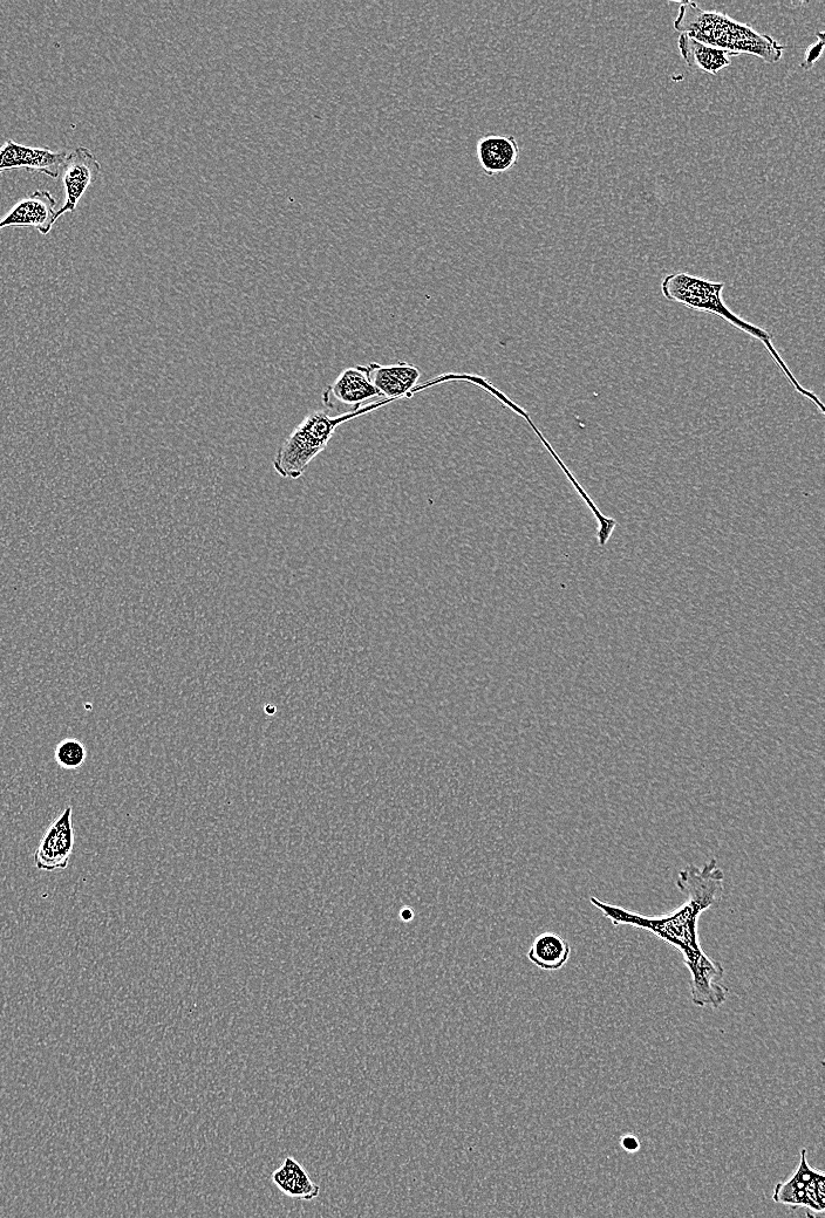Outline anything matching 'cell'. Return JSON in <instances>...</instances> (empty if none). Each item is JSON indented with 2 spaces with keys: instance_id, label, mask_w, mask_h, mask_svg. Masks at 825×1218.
Instances as JSON below:
<instances>
[{
  "instance_id": "1",
  "label": "cell",
  "mask_w": 825,
  "mask_h": 1218,
  "mask_svg": "<svg viewBox=\"0 0 825 1218\" xmlns=\"http://www.w3.org/2000/svg\"><path fill=\"white\" fill-rule=\"evenodd\" d=\"M724 880L725 874L717 859L709 860L702 867L687 865L681 869L677 881V887L686 896V901L673 912L663 915L632 912L599 900L596 896H591L590 901L613 926L647 930L678 949L683 954L686 968L690 969L708 957L700 943L699 920L718 902L724 891Z\"/></svg>"
},
{
  "instance_id": "2",
  "label": "cell",
  "mask_w": 825,
  "mask_h": 1218,
  "mask_svg": "<svg viewBox=\"0 0 825 1218\" xmlns=\"http://www.w3.org/2000/svg\"><path fill=\"white\" fill-rule=\"evenodd\" d=\"M724 289V283H713L711 280L691 276L685 272L672 273V275L666 276L663 283H661V293H663V296L667 300L673 301V303L683 304L688 307V309H692L694 311L714 314V316L724 319L728 324L738 328L739 331L761 341L762 345L766 347V350L770 354V357H772L776 362V365L780 367L782 373L786 375L788 381L792 383V386L795 388L796 392L801 394L803 398H806L811 403H814V405L820 409L821 414H825V408L822 401L818 399V396L814 392L804 388L801 383L797 381L795 375L792 371H790L780 353L776 351L772 340V334L763 330V328L759 326L747 323V321L743 320L738 316V314H735L731 309H729V307L725 304V301L721 298V293L724 291Z\"/></svg>"
},
{
  "instance_id": "3",
  "label": "cell",
  "mask_w": 825,
  "mask_h": 1218,
  "mask_svg": "<svg viewBox=\"0 0 825 1218\" xmlns=\"http://www.w3.org/2000/svg\"><path fill=\"white\" fill-rule=\"evenodd\" d=\"M674 29L734 57L749 54L768 64L780 61L784 51V46L767 34L756 32L724 13L702 10L692 2L680 4Z\"/></svg>"
},
{
  "instance_id": "4",
  "label": "cell",
  "mask_w": 825,
  "mask_h": 1218,
  "mask_svg": "<svg viewBox=\"0 0 825 1218\" xmlns=\"http://www.w3.org/2000/svg\"><path fill=\"white\" fill-rule=\"evenodd\" d=\"M390 403V400L372 402L359 412L351 414L331 416L324 410H315L306 415L277 450L272 462L277 474L289 480H298L312 461L323 453L338 427Z\"/></svg>"
},
{
  "instance_id": "5",
  "label": "cell",
  "mask_w": 825,
  "mask_h": 1218,
  "mask_svg": "<svg viewBox=\"0 0 825 1218\" xmlns=\"http://www.w3.org/2000/svg\"><path fill=\"white\" fill-rule=\"evenodd\" d=\"M368 379L372 385L378 390L381 399L398 401L401 399H411L414 394L422 392L429 387L441 385V383L450 381H463L465 375L448 373L438 376L432 381L418 385L421 372L417 366L408 364V362H398L393 365H380L378 362H371L366 366Z\"/></svg>"
},
{
  "instance_id": "6",
  "label": "cell",
  "mask_w": 825,
  "mask_h": 1218,
  "mask_svg": "<svg viewBox=\"0 0 825 1218\" xmlns=\"http://www.w3.org/2000/svg\"><path fill=\"white\" fill-rule=\"evenodd\" d=\"M378 398L380 395L368 379L366 366L344 369L323 393L324 406L338 415L357 413Z\"/></svg>"
},
{
  "instance_id": "7",
  "label": "cell",
  "mask_w": 825,
  "mask_h": 1218,
  "mask_svg": "<svg viewBox=\"0 0 825 1218\" xmlns=\"http://www.w3.org/2000/svg\"><path fill=\"white\" fill-rule=\"evenodd\" d=\"M100 173L101 164L90 149L78 147L67 155L60 170L65 203L57 212L58 218L77 209L81 197L91 184L97 182Z\"/></svg>"
},
{
  "instance_id": "8",
  "label": "cell",
  "mask_w": 825,
  "mask_h": 1218,
  "mask_svg": "<svg viewBox=\"0 0 825 1218\" xmlns=\"http://www.w3.org/2000/svg\"><path fill=\"white\" fill-rule=\"evenodd\" d=\"M74 846L73 810L71 806L54 820L46 831L34 853V865L39 871L54 872L65 869L70 862Z\"/></svg>"
},
{
  "instance_id": "9",
  "label": "cell",
  "mask_w": 825,
  "mask_h": 1218,
  "mask_svg": "<svg viewBox=\"0 0 825 1218\" xmlns=\"http://www.w3.org/2000/svg\"><path fill=\"white\" fill-rule=\"evenodd\" d=\"M64 150L53 152L46 148H33L8 140L0 148V174L11 170H26L30 173H42L58 180L60 170L66 160Z\"/></svg>"
},
{
  "instance_id": "10",
  "label": "cell",
  "mask_w": 825,
  "mask_h": 1218,
  "mask_svg": "<svg viewBox=\"0 0 825 1218\" xmlns=\"http://www.w3.org/2000/svg\"><path fill=\"white\" fill-rule=\"evenodd\" d=\"M57 201L50 191L38 190L20 200L2 221L0 230L4 228H34L40 234L49 235L53 225L58 221Z\"/></svg>"
},
{
  "instance_id": "11",
  "label": "cell",
  "mask_w": 825,
  "mask_h": 1218,
  "mask_svg": "<svg viewBox=\"0 0 825 1218\" xmlns=\"http://www.w3.org/2000/svg\"><path fill=\"white\" fill-rule=\"evenodd\" d=\"M476 153L483 173L494 177L516 166L521 148L513 135H488L477 142Z\"/></svg>"
},
{
  "instance_id": "12",
  "label": "cell",
  "mask_w": 825,
  "mask_h": 1218,
  "mask_svg": "<svg viewBox=\"0 0 825 1218\" xmlns=\"http://www.w3.org/2000/svg\"><path fill=\"white\" fill-rule=\"evenodd\" d=\"M807 1149L801 1151V1159L799 1167L796 1168L794 1175L787 1181L777 1183L774 1189L773 1200L775 1203L784 1204L792 1208H806L814 1211L813 1202L810 1200L809 1188L818 1175L822 1172L816 1170L809 1165Z\"/></svg>"
},
{
  "instance_id": "13",
  "label": "cell",
  "mask_w": 825,
  "mask_h": 1218,
  "mask_svg": "<svg viewBox=\"0 0 825 1218\" xmlns=\"http://www.w3.org/2000/svg\"><path fill=\"white\" fill-rule=\"evenodd\" d=\"M678 47L681 57L684 58L688 67L693 68V70L717 75L721 70L731 65V60L728 58L732 56L731 53L702 44L686 33L680 34Z\"/></svg>"
},
{
  "instance_id": "14",
  "label": "cell",
  "mask_w": 825,
  "mask_h": 1218,
  "mask_svg": "<svg viewBox=\"0 0 825 1218\" xmlns=\"http://www.w3.org/2000/svg\"><path fill=\"white\" fill-rule=\"evenodd\" d=\"M272 1182L285 1195L304 1201L317 1199L320 1187L313 1182L305 1168L288 1156L272 1174Z\"/></svg>"
},
{
  "instance_id": "15",
  "label": "cell",
  "mask_w": 825,
  "mask_h": 1218,
  "mask_svg": "<svg viewBox=\"0 0 825 1218\" xmlns=\"http://www.w3.org/2000/svg\"><path fill=\"white\" fill-rule=\"evenodd\" d=\"M570 955L569 942L558 934L547 932L536 937L527 956L537 968L556 971L568 963Z\"/></svg>"
},
{
  "instance_id": "16",
  "label": "cell",
  "mask_w": 825,
  "mask_h": 1218,
  "mask_svg": "<svg viewBox=\"0 0 825 1218\" xmlns=\"http://www.w3.org/2000/svg\"><path fill=\"white\" fill-rule=\"evenodd\" d=\"M527 422L530 424V427L534 429L536 435L538 437H540V440L544 444L545 448L548 449L551 456L555 458L556 463L559 465V467H561L565 476L568 477V480L572 484V487L575 488V490L578 492V495L581 496L583 501L586 503V505L589 506L590 511L593 513V516H595V518L597 519V522H598V531H597L598 543L600 546L604 547L606 544H608L610 538L612 537L613 531H615V529L617 528V525H618L617 520L603 515L602 511H600L598 509V506L595 504V502L592 501V498L588 495V492H586L584 490V488L582 487V485L578 483L574 474H572V472L568 469L567 465H565L564 462L561 460V457H559L557 455L556 451L554 450V448L551 447V444L547 441V439H545V437L541 433L540 429H538L535 426L534 421L531 420L529 417Z\"/></svg>"
},
{
  "instance_id": "17",
  "label": "cell",
  "mask_w": 825,
  "mask_h": 1218,
  "mask_svg": "<svg viewBox=\"0 0 825 1218\" xmlns=\"http://www.w3.org/2000/svg\"><path fill=\"white\" fill-rule=\"evenodd\" d=\"M54 758L61 768L78 770L86 761L87 751L78 739L66 738L57 745Z\"/></svg>"
},
{
  "instance_id": "18",
  "label": "cell",
  "mask_w": 825,
  "mask_h": 1218,
  "mask_svg": "<svg viewBox=\"0 0 825 1218\" xmlns=\"http://www.w3.org/2000/svg\"><path fill=\"white\" fill-rule=\"evenodd\" d=\"M817 37H818V40L816 41V43L813 45H810L808 47L806 53H804V60L801 63V67L803 68L804 71L811 70V68H813L815 66L817 61L820 60V58L822 56L823 47H824L823 32L818 33Z\"/></svg>"
},
{
  "instance_id": "19",
  "label": "cell",
  "mask_w": 825,
  "mask_h": 1218,
  "mask_svg": "<svg viewBox=\"0 0 825 1218\" xmlns=\"http://www.w3.org/2000/svg\"><path fill=\"white\" fill-rule=\"evenodd\" d=\"M620 1145H622L627 1153H634L640 1149V1141L634 1135H625L622 1141H620Z\"/></svg>"
},
{
  "instance_id": "20",
  "label": "cell",
  "mask_w": 825,
  "mask_h": 1218,
  "mask_svg": "<svg viewBox=\"0 0 825 1218\" xmlns=\"http://www.w3.org/2000/svg\"><path fill=\"white\" fill-rule=\"evenodd\" d=\"M400 916H401L402 921H405V922L412 921L414 919V912H413L412 908L405 907L404 909L401 910Z\"/></svg>"
}]
</instances>
